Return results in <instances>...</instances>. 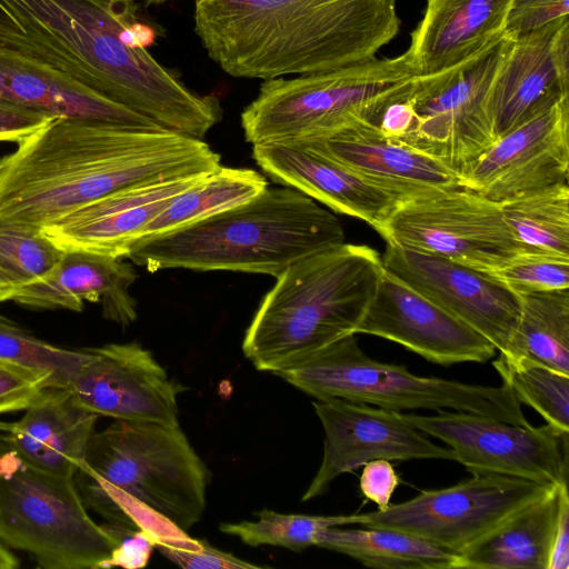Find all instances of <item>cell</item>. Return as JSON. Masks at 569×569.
Returning a JSON list of instances; mask_svg holds the SVG:
<instances>
[{"label":"cell","mask_w":569,"mask_h":569,"mask_svg":"<svg viewBox=\"0 0 569 569\" xmlns=\"http://www.w3.org/2000/svg\"><path fill=\"white\" fill-rule=\"evenodd\" d=\"M163 29L137 0H0V47L189 137L216 112L212 94L188 88L148 48Z\"/></svg>","instance_id":"1"},{"label":"cell","mask_w":569,"mask_h":569,"mask_svg":"<svg viewBox=\"0 0 569 569\" xmlns=\"http://www.w3.org/2000/svg\"><path fill=\"white\" fill-rule=\"evenodd\" d=\"M0 158V222L33 231L111 192L210 174L220 156L166 128L53 118Z\"/></svg>","instance_id":"2"},{"label":"cell","mask_w":569,"mask_h":569,"mask_svg":"<svg viewBox=\"0 0 569 569\" xmlns=\"http://www.w3.org/2000/svg\"><path fill=\"white\" fill-rule=\"evenodd\" d=\"M193 20L224 73L262 81L370 60L401 24L397 0H196Z\"/></svg>","instance_id":"3"},{"label":"cell","mask_w":569,"mask_h":569,"mask_svg":"<svg viewBox=\"0 0 569 569\" xmlns=\"http://www.w3.org/2000/svg\"><path fill=\"white\" fill-rule=\"evenodd\" d=\"M342 242V224L331 211L296 189L267 187L247 202L133 244L126 259L150 272L180 268L277 278Z\"/></svg>","instance_id":"4"},{"label":"cell","mask_w":569,"mask_h":569,"mask_svg":"<svg viewBox=\"0 0 569 569\" xmlns=\"http://www.w3.org/2000/svg\"><path fill=\"white\" fill-rule=\"evenodd\" d=\"M382 271L376 249L346 242L292 263L261 300L243 337L244 357L274 375L356 335Z\"/></svg>","instance_id":"5"},{"label":"cell","mask_w":569,"mask_h":569,"mask_svg":"<svg viewBox=\"0 0 569 569\" xmlns=\"http://www.w3.org/2000/svg\"><path fill=\"white\" fill-rule=\"evenodd\" d=\"M418 77L408 51L339 69L263 80L240 116L246 141L299 144L378 121Z\"/></svg>","instance_id":"6"},{"label":"cell","mask_w":569,"mask_h":569,"mask_svg":"<svg viewBox=\"0 0 569 569\" xmlns=\"http://www.w3.org/2000/svg\"><path fill=\"white\" fill-rule=\"evenodd\" d=\"M74 482L82 501L121 490L187 531L204 511L210 472L180 425L116 420L93 432Z\"/></svg>","instance_id":"7"},{"label":"cell","mask_w":569,"mask_h":569,"mask_svg":"<svg viewBox=\"0 0 569 569\" xmlns=\"http://www.w3.org/2000/svg\"><path fill=\"white\" fill-rule=\"evenodd\" d=\"M0 541L44 569H98L118 540L88 512L73 478L27 461L0 420Z\"/></svg>","instance_id":"8"},{"label":"cell","mask_w":569,"mask_h":569,"mask_svg":"<svg viewBox=\"0 0 569 569\" xmlns=\"http://www.w3.org/2000/svg\"><path fill=\"white\" fill-rule=\"evenodd\" d=\"M316 399H343L403 411L452 409L527 426L521 403L506 386L421 377L406 366L366 355L356 335L343 337L274 373Z\"/></svg>","instance_id":"9"},{"label":"cell","mask_w":569,"mask_h":569,"mask_svg":"<svg viewBox=\"0 0 569 569\" xmlns=\"http://www.w3.org/2000/svg\"><path fill=\"white\" fill-rule=\"evenodd\" d=\"M512 41L505 33L452 68L418 76L385 109L378 128L458 172L496 140L489 99Z\"/></svg>","instance_id":"10"},{"label":"cell","mask_w":569,"mask_h":569,"mask_svg":"<svg viewBox=\"0 0 569 569\" xmlns=\"http://www.w3.org/2000/svg\"><path fill=\"white\" fill-rule=\"evenodd\" d=\"M381 237L386 243L489 274L525 251L507 224L500 202L463 187L436 189L400 201Z\"/></svg>","instance_id":"11"},{"label":"cell","mask_w":569,"mask_h":569,"mask_svg":"<svg viewBox=\"0 0 569 569\" xmlns=\"http://www.w3.org/2000/svg\"><path fill=\"white\" fill-rule=\"evenodd\" d=\"M555 485L493 473L389 506L350 515V525L401 530L460 555Z\"/></svg>","instance_id":"12"},{"label":"cell","mask_w":569,"mask_h":569,"mask_svg":"<svg viewBox=\"0 0 569 569\" xmlns=\"http://www.w3.org/2000/svg\"><path fill=\"white\" fill-rule=\"evenodd\" d=\"M421 432L450 447L471 473H493L559 485L567 481L568 436L549 425L520 426L466 411L402 413Z\"/></svg>","instance_id":"13"},{"label":"cell","mask_w":569,"mask_h":569,"mask_svg":"<svg viewBox=\"0 0 569 569\" xmlns=\"http://www.w3.org/2000/svg\"><path fill=\"white\" fill-rule=\"evenodd\" d=\"M325 430L323 457L302 501L323 495L340 475L376 459H443L453 451L435 445L401 412L343 399L312 402Z\"/></svg>","instance_id":"14"},{"label":"cell","mask_w":569,"mask_h":569,"mask_svg":"<svg viewBox=\"0 0 569 569\" xmlns=\"http://www.w3.org/2000/svg\"><path fill=\"white\" fill-rule=\"evenodd\" d=\"M458 173L461 187L496 202L568 182L569 98L497 138Z\"/></svg>","instance_id":"15"},{"label":"cell","mask_w":569,"mask_h":569,"mask_svg":"<svg viewBox=\"0 0 569 569\" xmlns=\"http://www.w3.org/2000/svg\"><path fill=\"white\" fill-rule=\"evenodd\" d=\"M88 358L67 389L74 402L114 420L178 426V389L138 342L86 348Z\"/></svg>","instance_id":"16"},{"label":"cell","mask_w":569,"mask_h":569,"mask_svg":"<svg viewBox=\"0 0 569 569\" xmlns=\"http://www.w3.org/2000/svg\"><path fill=\"white\" fill-rule=\"evenodd\" d=\"M383 268L487 338L502 352L516 329L520 296L489 273L387 243Z\"/></svg>","instance_id":"17"},{"label":"cell","mask_w":569,"mask_h":569,"mask_svg":"<svg viewBox=\"0 0 569 569\" xmlns=\"http://www.w3.org/2000/svg\"><path fill=\"white\" fill-rule=\"evenodd\" d=\"M357 333L372 335L440 365L486 362L493 345L383 268Z\"/></svg>","instance_id":"18"},{"label":"cell","mask_w":569,"mask_h":569,"mask_svg":"<svg viewBox=\"0 0 569 569\" xmlns=\"http://www.w3.org/2000/svg\"><path fill=\"white\" fill-rule=\"evenodd\" d=\"M569 98V19L513 38L491 89L496 139Z\"/></svg>","instance_id":"19"},{"label":"cell","mask_w":569,"mask_h":569,"mask_svg":"<svg viewBox=\"0 0 569 569\" xmlns=\"http://www.w3.org/2000/svg\"><path fill=\"white\" fill-rule=\"evenodd\" d=\"M210 174L161 179L120 189L47 224L40 232L62 251L124 260L142 229L177 194Z\"/></svg>","instance_id":"20"},{"label":"cell","mask_w":569,"mask_h":569,"mask_svg":"<svg viewBox=\"0 0 569 569\" xmlns=\"http://www.w3.org/2000/svg\"><path fill=\"white\" fill-rule=\"evenodd\" d=\"M252 158L274 182L296 189L338 213L358 218L380 236L398 196L299 144L252 146Z\"/></svg>","instance_id":"21"},{"label":"cell","mask_w":569,"mask_h":569,"mask_svg":"<svg viewBox=\"0 0 569 569\" xmlns=\"http://www.w3.org/2000/svg\"><path fill=\"white\" fill-rule=\"evenodd\" d=\"M292 144V143H291ZM306 147L405 200L436 189L461 187L459 173L441 161L360 122Z\"/></svg>","instance_id":"22"},{"label":"cell","mask_w":569,"mask_h":569,"mask_svg":"<svg viewBox=\"0 0 569 569\" xmlns=\"http://www.w3.org/2000/svg\"><path fill=\"white\" fill-rule=\"evenodd\" d=\"M138 274L131 263L109 256L64 251L56 270L41 282L14 295L12 302L30 309L83 310L84 301L99 302L102 317L127 327L138 317L130 287Z\"/></svg>","instance_id":"23"},{"label":"cell","mask_w":569,"mask_h":569,"mask_svg":"<svg viewBox=\"0 0 569 569\" xmlns=\"http://www.w3.org/2000/svg\"><path fill=\"white\" fill-rule=\"evenodd\" d=\"M0 104L51 118H80L138 128H163L64 74L0 47Z\"/></svg>","instance_id":"24"},{"label":"cell","mask_w":569,"mask_h":569,"mask_svg":"<svg viewBox=\"0 0 569 569\" xmlns=\"http://www.w3.org/2000/svg\"><path fill=\"white\" fill-rule=\"evenodd\" d=\"M512 0H427L407 49L418 76L452 68L505 34Z\"/></svg>","instance_id":"25"},{"label":"cell","mask_w":569,"mask_h":569,"mask_svg":"<svg viewBox=\"0 0 569 569\" xmlns=\"http://www.w3.org/2000/svg\"><path fill=\"white\" fill-rule=\"evenodd\" d=\"M98 417L78 406L67 388H46L19 420L9 422L11 441L36 467L74 479Z\"/></svg>","instance_id":"26"},{"label":"cell","mask_w":569,"mask_h":569,"mask_svg":"<svg viewBox=\"0 0 569 569\" xmlns=\"http://www.w3.org/2000/svg\"><path fill=\"white\" fill-rule=\"evenodd\" d=\"M561 483L458 555L457 568L548 569Z\"/></svg>","instance_id":"27"},{"label":"cell","mask_w":569,"mask_h":569,"mask_svg":"<svg viewBox=\"0 0 569 569\" xmlns=\"http://www.w3.org/2000/svg\"><path fill=\"white\" fill-rule=\"evenodd\" d=\"M316 546L379 569H452L458 555L415 535L390 528L322 529Z\"/></svg>","instance_id":"28"},{"label":"cell","mask_w":569,"mask_h":569,"mask_svg":"<svg viewBox=\"0 0 569 569\" xmlns=\"http://www.w3.org/2000/svg\"><path fill=\"white\" fill-rule=\"evenodd\" d=\"M267 187L266 177L253 169L220 166L201 182L177 194L142 229L133 244L247 202Z\"/></svg>","instance_id":"29"},{"label":"cell","mask_w":569,"mask_h":569,"mask_svg":"<svg viewBox=\"0 0 569 569\" xmlns=\"http://www.w3.org/2000/svg\"><path fill=\"white\" fill-rule=\"evenodd\" d=\"M516 329L499 352L569 375V289L521 295Z\"/></svg>","instance_id":"30"},{"label":"cell","mask_w":569,"mask_h":569,"mask_svg":"<svg viewBox=\"0 0 569 569\" xmlns=\"http://www.w3.org/2000/svg\"><path fill=\"white\" fill-rule=\"evenodd\" d=\"M525 251L569 257V187L557 183L500 202Z\"/></svg>","instance_id":"31"},{"label":"cell","mask_w":569,"mask_h":569,"mask_svg":"<svg viewBox=\"0 0 569 569\" xmlns=\"http://www.w3.org/2000/svg\"><path fill=\"white\" fill-rule=\"evenodd\" d=\"M63 254L40 231L0 222V302L48 278Z\"/></svg>","instance_id":"32"},{"label":"cell","mask_w":569,"mask_h":569,"mask_svg":"<svg viewBox=\"0 0 569 569\" xmlns=\"http://www.w3.org/2000/svg\"><path fill=\"white\" fill-rule=\"evenodd\" d=\"M493 368L520 403L535 409L556 431L569 433V375L499 355Z\"/></svg>","instance_id":"33"},{"label":"cell","mask_w":569,"mask_h":569,"mask_svg":"<svg viewBox=\"0 0 569 569\" xmlns=\"http://www.w3.org/2000/svg\"><path fill=\"white\" fill-rule=\"evenodd\" d=\"M257 516V521L222 523L219 529L251 547L278 546L298 552L316 546V538L322 529L350 525V515L308 516L263 509Z\"/></svg>","instance_id":"34"},{"label":"cell","mask_w":569,"mask_h":569,"mask_svg":"<svg viewBox=\"0 0 569 569\" xmlns=\"http://www.w3.org/2000/svg\"><path fill=\"white\" fill-rule=\"evenodd\" d=\"M87 358L86 348L70 350L51 345L0 312V359L43 371L56 388H67Z\"/></svg>","instance_id":"35"},{"label":"cell","mask_w":569,"mask_h":569,"mask_svg":"<svg viewBox=\"0 0 569 569\" xmlns=\"http://www.w3.org/2000/svg\"><path fill=\"white\" fill-rule=\"evenodd\" d=\"M491 276L518 296L569 289V257L521 251Z\"/></svg>","instance_id":"36"},{"label":"cell","mask_w":569,"mask_h":569,"mask_svg":"<svg viewBox=\"0 0 569 569\" xmlns=\"http://www.w3.org/2000/svg\"><path fill=\"white\" fill-rule=\"evenodd\" d=\"M159 552L176 565L188 569H261L263 566L244 561L232 553L216 549L204 540L189 535L156 545Z\"/></svg>","instance_id":"37"},{"label":"cell","mask_w":569,"mask_h":569,"mask_svg":"<svg viewBox=\"0 0 569 569\" xmlns=\"http://www.w3.org/2000/svg\"><path fill=\"white\" fill-rule=\"evenodd\" d=\"M56 388L40 370L0 359V413L24 411L46 388Z\"/></svg>","instance_id":"38"},{"label":"cell","mask_w":569,"mask_h":569,"mask_svg":"<svg viewBox=\"0 0 569 569\" xmlns=\"http://www.w3.org/2000/svg\"><path fill=\"white\" fill-rule=\"evenodd\" d=\"M568 16L569 0H512L505 33L515 38Z\"/></svg>","instance_id":"39"},{"label":"cell","mask_w":569,"mask_h":569,"mask_svg":"<svg viewBox=\"0 0 569 569\" xmlns=\"http://www.w3.org/2000/svg\"><path fill=\"white\" fill-rule=\"evenodd\" d=\"M103 526L117 538L118 543L102 568L137 569L148 565L151 552L156 548V541L149 535L112 523Z\"/></svg>","instance_id":"40"},{"label":"cell","mask_w":569,"mask_h":569,"mask_svg":"<svg viewBox=\"0 0 569 569\" xmlns=\"http://www.w3.org/2000/svg\"><path fill=\"white\" fill-rule=\"evenodd\" d=\"M363 466L360 476L362 495L375 502L378 510L388 509L395 489L399 485V477L393 466L386 459H376Z\"/></svg>","instance_id":"41"},{"label":"cell","mask_w":569,"mask_h":569,"mask_svg":"<svg viewBox=\"0 0 569 569\" xmlns=\"http://www.w3.org/2000/svg\"><path fill=\"white\" fill-rule=\"evenodd\" d=\"M53 118L0 104V142L18 143Z\"/></svg>","instance_id":"42"},{"label":"cell","mask_w":569,"mask_h":569,"mask_svg":"<svg viewBox=\"0 0 569 569\" xmlns=\"http://www.w3.org/2000/svg\"><path fill=\"white\" fill-rule=\"evenodd\" d=\"M569 567V492L568 483L560 485V503L555 527L548 569Z\"/></svg>","instance_id":"43"},{"label":"cell","mask_w":569,"mask_h":569,"mask_svg":"<svg viewBox=\"0 0 569 569\" xmlns=\"http://www.w3.org/2000/svg\"><path fill=\"white\" fill-rule=\"evenodd\" d=\"M19 567V559L0 541V569H16Z\"/></svg>","instance_id":"44"},{"label":"cell","mask_w":569,"mask_h":569,"mask_svg":"<svg viewBox=\"0 0 569 569\" xmlns=\"http://www.w3.org/2000/svg\"><path fill=\"white\" fill-rule=\"evenodd\" d=\"M148 3H162V2H167V1H170V0H143Z\"/></svg>","instance_id":"45"}]
</instances>
